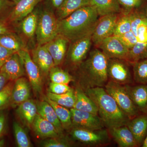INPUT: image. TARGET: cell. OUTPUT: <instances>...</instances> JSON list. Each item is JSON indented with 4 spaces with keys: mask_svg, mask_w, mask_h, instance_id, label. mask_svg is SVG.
I'll return each instance as SVG.
<instances>
[{
    "mask_svg": "<svg viewBox=\"0 0 147 147\" xmlns=\"http://www.w3.org/2000/svg\"><path fill=\"white\" fill-rule=\"evenodd\" d=\"M98 14L92 5L79 9L60 20H58V34L74 42L92 35L98 20Z\"/></svg>",
    "mask_w": 147,
    "mask_h": 147,
    "instance_id": "6da1fadb",
    "label": "cell"
},
{
    "mask_svg": "<svg viewBox=\"0 0 147 147\" xmlns=\"http://www.w3.org/2000/svg\"><path fill=\"white\" fill-rule=\"evenodd\" d=\"M85 91L97 106L98 116L108 129L126 125L130 119L103 87L88 89Z\"/></svg>",
    "mask_w": 147,
    "mask_h": 147,
    "instance_id": "7a4b0ae2",
    "label": "cell"
},
{
    "mask_svg": "<svg viewBox=\"0 0 147 147\" xmlns=\"http://www.w3.org/2000/svg\"><path fill=\"white\" fill-rule=\"evenodd\" d=\"M108 58L98 49L90 52L88 57L81 64L80 75L84 90L105 87L108 83Z\"/></svg>",
    "mask_w": 147,
    "mask_h": 147,
    "instance_id": "3957f363",
    "label": "cell"
},
{
    "mask_svg": "<svg viewBox=\"0 0 147 147\" xmlns=\"http://www.w3.org/2000/svg\"><path fill=\"white\" fill-rule=\"evenodd\" d=\"M36 35L38 45H43L58 34V19L49 7L39 11Z\"/></svg>",
    "mask_w": 147,
    "mask_h": 147,
    "instance_id": "277c9868",
    "label": "cell"
},
{
    "mask_svg": "<svg viewBox=\"0 0 147 147\" xmlns=\"http://www.w3.org/2000/svg\"><path fill=\"white\" fill-rule=\"evenodd\" d=\"M104 87L105 90L114 98L121 110L130 119L138 115L139 110L131 100L124 85L110 81Z\"/></svg>",
    "mask_w": 147,
    "mask_h": 147,
    "instance_id": "5b68a950",
    "label": "cell"
},
{
    "mask_svg": "<svg viewBox=\"0 0 147 147\" xmlns=\"http://www.w3.org/2000/svg\"><path fill=\"white\" fill-rule=\"evenodd\" d=\"M119 13H111L98 18L92 34V43L98 46L102 40L113 36Z\"/></svg>",
    "mask_w": 147,
    "mask_h": 147,
    "instance_id": "8992f818",
    "label": "cell"
},
{
    "mask_svg": "<svg viewBox=\"0 0 147 147\" xmlns=\"http://www.w3.org/2000/svg\"><path fill=\"white\" fill-rule=\"evenodd\" d=\"M70 134L74 139L89 145H99L108 143L109 135L106 129L93 130L79 127H72Z\"/></svg>",
    "mask_w": 147,
    "mask_h": 147,
    "instance_id": "52a82bcc",
    "label": "cell"
},
{
    "mask_svg": "<svg viewBox=\"0 0 147 147\" xmlns=\"http://www.w3.org/2000/svg\"><path fill=\"white\" fill-rule=\"evenodd\" d=\"M24 65L26 73L32 88L36 94L42 90V79L41 71L35 63L28 51L25 48L17 52Z\"/></svg>",
    "mask_w": 147,
    "mask_h": 147,
    "instance_id": "ba28073f",
    "label": "cell"
},
{
    "mask_svg": "<svg viewBox=\"0 0 147 147\" xmlns=\"http://www.w3.org/2000/svg\"><path fill=\"white\" fill-rule=\"evenodd\" d=\"M71 114L72 127L90 129L100 130L104 129L105 125L98 115L87 112L70 109Z\"/></svg>",
    "mask_w": 147,
    "mask_h": 147,
    "instance_id": "9c48e42d",
    "label": "cell"
},
{
    "mask_svg": "<svg viewBox=\"0 0 147 147\" xmlns=\"http://www.w3.org/2000/svg\"><path fill=\"white\" fill-rule=\"evenodd\" d=\"M124 60L108 59L107 72L110 81L121 85L130 84L132 82L129 67Z\"/></svg>",
    "mask_w": 147,
    "mask_h": 147,
    "instance_id": "30bf717a",
    "label": "cell"
},
{
    "mask_svg": "<svg viewBox=\"0 0 147 147\" xmlns=\"http://www.w3.org/2000/svg\"><path fill=\"white\" fill-rule=\"evenodd\" d=\"M92 35L70 42L67 51V59L73 65L81 64L86 58L92 43Z\"/></svg>",
    "mask_w": 147,
    "mask_h": 147,
    "instance_id": "8fae6325",
    "label": "cell"
},
{
    "mask_svg": "<svg viewBox=\"0 0 147 147\" xmlns=\"http://www.w3.org/2000/svg\"><path fill=\"white\" fill-rule=\"evenodd\" d=\"M98 47L108 59L125 61L129 50L119 37L113 35L102 40Z\"/></svg>",
    "mask_w": 147,
    "mask_h": 147,
    "instance_id": "7c38bea8",
    "label": "cell"
},
{
    "mask_svg": "<svg viewBox=\"0 0 147 147\" xmlns=\"http://www.w3.org/2000/svg\"><path fill=\"white\" fill-rule=\"evenodd\" d=\"M69 40L58 34L54 39L45 44L54 60L55 66L60 65L67 53Z\"/></svg>",
    "mask_w": 147,
    "mask_h": 147,
    "instance_id": "4fadbf2b",
    "label": "cell"
},
{
    "mask_svg": "<svg viewBox=\"0 0 147 147\" xmlns=\"http://www.w3.org/2000/svg\"><path fill=\"white\" fill-rule=\"evenodd\" d=\"M31 86L30 82L24 77H21L14 81L10 102L12 107H17L30 99Z\"/></svg>",
    "mask_w": 147,
    "mask_h": 147,
    "instance_id": "5bb4252c",
    "label": "cell"
},
{
    "mask_svg": "<svg viewBox=\"0 0 147 147\" xmlns=\"http://www.w3.org/2000/svg\"><path fill=\"white\" fill-rule=\"evenodd\" d=\"M0 71L5 74L10 81H15L23 77L26 73L23 61L17 53L13 54L3 64Z\"/></svg>",
    "mask_w": 147,
    "mask_h": 147,
    "instance_id": "9a60e30c",
    "label": "cell"
},
{
    "mask_svg": "<svg viewBox=\"0 0 147 147\" xmlns=\"http://www.w3.org/2000/svg\"><path fill=\"white\" fill-rule=\"evenodd\" d=\"M32 58L41 73L45 75L49 74L55 66L52 56L44 45H38L32 50Z\"/></svg>",
    "mask_w": 147,
    "mask_h": 147,
    "instance_id": "2e32d148",
    "label": "cell"
},
{
    "mask_svg": "<svg viewBox=\"0 0 147 147\" xmlns=\"http://www.w3.org/2000/svg\"><path fill=\"white\" fill-rule=\"evenodd\" d=\"M32 127L36 134L42 139L62 137L53 124L38 114L35 118Z\"/></svg>",
    "mask_w": 147,
    "mask_h": 147,
    "instance_id": "e0dca14e",
    "label": "cell"
},
{
    "mask_svg": "<svg viewBox=\"0 0 147 147\" xmlns=\"http://www.w3.org/2000/svg\"><path fill=\"white\" fill-rule=\"evenodd\" d=\"M110 135L121 147L137 146L136 140L126 125L108 129Z\"/></svg>",
    "mask_w": 147,
    "mask_h": 147,
    "instance_id": "ac0fdd59",
    "label": "cell"
},
{
    "mask_svg": "<svg viewBox=\"0 0 147 147\" xmlns=\"http://www.w3.org/2000/svg\"><path fill=\"white\" fill-rule=\"evenodd\" d=\"M43 0H19L14 4L10 15L9 20L11 22L21 21L32 12L36 6Z\"/></svg>",
    "mask_w": 147,
    "mask_h": 147,
    "instance_id": "d6986e66",
    "label": "cell"
},
{
    "mask_svg": "<svg viewBox=\"0 0 147 147\" xmlns=\"http://www.w3.org/2000/svg\"><path fill=\"white\" fill-rule=\"evenodd\" d=\"M127 93L138 110L146 112L147 108V85H124Z\"/></svg>",
    "mask_w": 147,
    "mask_h": 147,
    "instance_id": "ffe728a7",
    "label": "cell"
},
{
    "mask_svg": "<svg viewBox=\"0 0 147 147\" xmlns=\"http://www.w3.org/2000/svg\"><path fill=\"white\" fill-rule=\"evenodd\" d=\"M131 131L138 146L142 145L147 134V114L137 115L126 125Z\"/></svg>",
    "mask_w": 147,
    "mask_h": 147,
    "instance_id": "44dd1931",
    "label": "cell"
},
{
    "mask_svg": "<svg viewBox=\"0 0 147 147\" xmlns=\"http://www.w3.org/2000/svg\"><path fill=\"white\" fill-rule=\"evenodd\" d=\"M16 113L21 120L30 127L38 114L36 103L32 99H28L17 106Z\"/></svg>",
    "mask_w": 147,
    "mask_h": 147,
    "instance_id": "7402d4cb",
    "label": "cell"
},
{
    "mask_svg": "<svg viewBox=\"0 0 147 147\" xmlns=\"http://www.w3.org/2000/svg\"><path fill=\"white\" fill-rule=\"evenodd\" d=\"M38 114L45 120L50 122L56 127L58 132L63 135L64 129L58 118L55 110L46 100L39 101L36 103Z\"/></svg>",
    "mask_w": 147,
    "mask_h": 147,
    "instance_id": "603a6c76",
    "label": "cell"
},
{
    "mask_svg": "<svg viewBox=\"0 0 147 147\" xmlns=\"http://www.w3.org/2000/svg\"><path fill=\"white\" fill-rule=\"evenodd\" d=\"M74 92L75 101L73 108L94 115H98L97 106L86 93L79 88L76 89Z\"/></svg>",
    "mask_w": 147,
    "mask_h": 147,
    "instance_id": "cb8c5ba5",
    "label": "cell"
},
{
    "mask_svg": "<svg viewBox=\"0 0 147 147\" xmlns=\"http://www.w3.org/2000/svg\"><path fill=\"white\" fill-rule=\"evenodd\" d=\"M89 5H91V0H64L57 9V18L61 20L79 9Z\"/></svg>",
    "mask_w": 147,
    "mask_h": 147,
    "instance_id": "d4e9b609",
    "label": "cell"
},
{
    "mask_svg": "<svg viewBox=\"0 0 147 147\" xmlns=\"http://www.w3.org/2000/svg\"><path fill=\"white\" fill-rule=\"evenodd\" d=\"M91 5L96 9L98 16L119 13L121 9L117 0H91Z\"/></svg>",
    "mask_w": 147,
    "mask_h": 147,
    "instance_id": "484cf974",
    "label": "cell"
},
{
    "mask_svg": "<svg viewBox=\"0 0 147 147\" xmlns=\"http://www.w3.org/2000/svg\"><path fill=\"white\" fill-rule=\"evenodd\" d=\"M39 10L35 9L32 12L21 20L20 28L24 34L29 38L33 37L36 34Z\"/></svg>",
    "mask_w": 147,
    "mask_h": 147,
    "instance_id": "4316f807",
    "label": "cell"
},
{
    "mask_svg": "<svg viewBox=\"0 0 147 147\" xmlns=\"http://www.w3.org/2000/svg\"><path fill=\"white\" fill-rule=\"evenodd\" d=\"M43 99L49 102L54 108L64 129H71L72 127L71 110L50 100L46 96H44Z\"/></svg>",
    "mask_w": 147,
    "mask_h": 147,
    "instance_id": "83f0119b",
    "label": "cell"
},
{
    "mask_svg": "<svg viewBox=\"0 0 147 147\" xmlns=\"http://www.w3.org/2000/svg\"><path fill=\"white\" fill-rule=\"evenodd\" d=\"M0 45L16 53L25 49L23 40L10 32L0 35Z\"/></svg>",
    "mask_w": 147,
    "mask_h": 147,
    "instance_id": "f1b7e54d",
    "label": "cell"
},
{
    "mask_svg": "<svg viewBox=\"0 0 147 147\" xmlns=\"http://www.w3.org/2000/svg\"><path fill=\"white\" fill-rule=\"evenodd\" d=\"M147 59V42H138L129 49L125 61L133 64Z\"/></svg>",
    "mask_w": 147,
    "mask_h": 147,
    "instance_id": "f546056e",
    "label": "cell"
},
{
    "mask_svg": "<svg viewBox=\"0 0 147 147\" xmlns=\"http://www.w3.org/2000/svg\"><path fill=\"white\" fill-rule=\"evenodd\" d=\"M46 96L50 100L59 105L70 109L74 108L75 95L74 91L72 89L67 92L60 94H55L49 92Z\"/></svg>",
    "mask_w": 147,
    "mask_h": 147,
    "instance_id": "4dcf8cb0",
    "label": "cell"
},
{
    "mask_svg": "<svg viewBox=\"0 0 147 147\" xmlns=\"http://www.w3.org/2000/svg\"><path fill=\"white\" fill-rule=\"evenodd\" d=\"M132 65L134 81L139 84L147 85V59Z\"/></svg>",
    "mask_w": 147,
    "mask_h": 147,
    "instance_id": "1f68e13d",
    "label": "cell"
},
{
    "mask_svg": "<svg viewBox=\"0 0 147 147\" xmlns=\"http://www.w3.org/2000/svg\"><path fill=\"white\" fill-rule=\"evenodd\" d=\"M13 133L16 144L18 147L32 146L27 132L18 123L14 122L13 124Z\"/></svg>",
    "mask_w": 147,
    "mask_h": 147,
    "instance_id": "d6a6232c",
    "label": "cell"
},
{
    "mask_svg": "<svg viewBox=\"0 0 147 147\" xmlns=\"http://www.w3.org/2000/svg\"><path fill=\"white\" fill-rule=\"evenodd\" d=\"M49 75L51 82L53 83L68 84L73 81L71 75L57 66H55L50 69Z\"/></svg>",
    "mask_w": 147,
    "mask_h": 147,
    "instance_id": "836d02e7",
    "label": "cell"
},
{
    "mask_svg": "<svg viewBox=\"0 0 147 147\" xmlns=\"http://www.w3.org/2000/svg\"><path fill=\"white\" fill-rule=\"evenodd\" d=\"M131 20L129 13H124L123 16H119L116 23L113 36H119L131 31Z\"/></svg>",
    "mask_w": 147,
    "mask_h": 147,
    "instance_id": "e575fe53",
    "label": "cell"
},
{
    "mask_svg": "<svg viewBox=\"0 0 147 147\" xmlns=\"http://www.w3.org/2000/svg\"><path fill=\"white\" fill-rule=\"evenodd\" d=\"M14 81H9L0 92V111L10 103L11 92Z\"/></svg>",
    "mask_w": 147,
    "mask_h": 147,
    "instance_id": "d590c367",
    "label": "cell"
},
{
    "mask_svg": "<svg viewBox=\"0 0 147 147\" xmlns=\"http://www.w3.org/2000/svg\"><path fill=\"white\" fill-rule=\"evenodd\" d=\"M44 147H68L70 145L68 141L62 137L46 139L42 142Z\"/></svg>",
    "mask_w": 147,
    "mask_h": 147,
    "instance_id": "8d00e7d4",
    "label": "cell"
},
{
    "mask_svg": "<svg viewBox=\"0 0 147 147\" xmlns=\"http://www.w3.org/2000/svg\"><path fill=\"white\" fill-rule=\"evenodd\" d=\"M135 36L138 42H147V16H144L136 30Z\"/></svg>",
    "mask_w": 147,
    "mask_h": 147,
    "instance_id": "74e56055",
    "label": "cell"
},
{
    "mask_svg": "<svg viewBox=\"0 0 147 147\" xmlns=\"http://www.w3.org/2000/svg\"><path fill=\"white\" fill-rule=\"evenodd\" d=\"M119 5L124 9V13H128L142 4V0H117Z\"/></svg>",
    "mask_w": 147,
    "mask_h": 147,
    "instance_id": "f35d334b",
    "label": "cell"
},
{
    "mask_svg": "<svg viewBox=\"0 0 147 147\" xmlns=\"http://www.w3.org/2000/svg\"><path fill=\"white\" fill-rule=\"evenodd\" d=\"M71 89V88L67 84H59L51 82L49 85V92L55 94L65 93Z\"/></svg>",
    "mask_w": 147,
    "mask_h": 147,
    "instance_id": "ab89813d",
    "label": "cell"
},
{
    "mask_svg": "<svg viewBox=\"0 0 147 147\" xmlns=\"http://www.w3.org/2000/svg\"><path fill=\"white\" fill-rule=\"evenodd\" d=\"M118 37L120 39L129 49L131 48L138 42L137 37L135 36L131 31L121 36Z\"/></svg>",
    "mask_w": 147,
    "mask_h": 147,
    "instance_id": "60d3db41",
    "label": "cell"
},
{
    "mask_svg": "<svg viewBox=\"0 0 147 147\" xmlns=\"http://www.w3.org/2000/svg\"><path fill=\"white\" fill-rule=\"evenodd\" d=\"M16 52L8 50L0 45V63H4L14 53Z\"/></svg>",
    "mask_w": 147,
    "mask_h": 147,
    "instance_id": "b9f144b4",
    "label": "cell"
},
{
    "mask_svg": "<svg viewBox=\"0 0 147 147\" xmlns=\"http://www.w3.org/2000/svg\"><path fill=\"white\" fill-rule=\"evenodd\" d=\"M9 81L6 74L0 71V92L2 91Z\"/></svg>",
    "mask_w": 147,
    "mask_h": 147,
    "instance_id": "7bdbcfd3",
    "label": "cell"
},
{
    "mask_svg": "<svg viewBox=\"0 0 147 147\" xmlns=\"http://www.w3.org/2000/svg\"><path fill=\"white\" fill-rule=\"evenodd\" d=\"M47 5L57 9L62 3L64 0H45Z\"/></svg>",
    "mask_w": 147,
    "mask_h": 147,
    "instance_id": "ee69618b",
    "label": "cell"
},
{
    "mask_svg": "<svg viewBox=\"0 0 147 147\" xmlns=\"http://www.w3.org/2000/svg\"><path fill=\"white\" fill-rule=\"evenodd\" d=\"M6 118L4 114L0 111V137L2 135L5 126Z\"/></svg>",
    "mask_w": 147,
    "mask_h": 147,
    "instance_id": "f6af8a7d",
    "label": "cell"
},
{
    "mask_svg": "<svg viewBox=\"0 0 147 147\" xmlns=\"http://www.w3.org/2000/svg\"><path fill=\"white\" fill-rule=\"evenodd\" d=\"M10 32L6 24L3 21H0V35Z\"/></svg>",
    "mask_w": 147,
    "mask_h": 147,
    "instance_id": "bcb514c9",
    "label": "cell"
},
{
    "mask_svg": "<svg viewBox=\"0 0 147 147\" xmlns=\"http://www.w3.org/2000/svg\"><path fill=\"white\" fill-rule=\"evenodd\" d=\"M9 3V2L8 0H0V11L6 6Z\"/></svg>",
    "mask_w": 147,
    "mask_h": 147,
    "instance_id": "7dc6e473",
    "label": "cell"
},
{
    "mask_svg": "<svg viewBox=\"0 0 147 147\" xmlns=\"http://www.w3.org/2000/svg\"><path fill=\"white\" fill-rule=\"evenodd\" d=\"M143 147H147V134L146 137L144 139V142L142 144Z\"/></svg>",
    "mask_w": 147,
    "mask_h": 147,
    "instance_id": "c3c4849f",
    "label": "cell"
},
{
    "mask_svg": "<svg viewBox=\"0 0 147 147\" xmlns=\"http://www.w3.org/2000/svg\"><path fill=\"white\" fill-rule=\"evenodd\" d=\"M5 140L3 139H1L0 137V147L4 146L5 145Z\"/></svg>",
    "mask_w": 147,
    "mask_h": 147,
    "instance_id": "681fc988",
    "label": "cell"
},
{
    "mask_svg": "<svg viewBox=\"0 0 147 147\" xmlns=\"http://www.w3.org/2000/svg\"><path fill=\"white\" fill-rule=\"evenodd\" d=\"M13 2V4L16 3L19 0H11Z\"/></svg>",
    "mask_w": 147,
    "mask_h": 147,
    "instance_id": "f907efd6",
    "label": "cell"
},
{
    "mask_svg": "<svg viewBox=\"0 0 147 147\" xmlns=\"http://www.w3.org/2000/svg\"><path fill=\"white\" fill-rule=\"evenodd\" d=\"M2 65H3L2 64H1V63H0V68H1V66H2Z\"/></svg>",
    "mask_w": 147,
    "mask_h": 147,
    "instance_id": "816d5d0a",
    "label": "cell"
},
{
    "mask_svg": "<svg viewBox=\"0 0 147 147\" xmlns=\"http://www.w3.org/2000/svg\"><path fill=\"white\" fill-rule=\"evenodd\" d=\"M146 113H147V108L146 110Z\"/></svg>",
    "mask_w": 147,
    "mask_h": 147,
    "instance_id": "f5cc1de1",
    "label": "cell"
}]
</instances>
